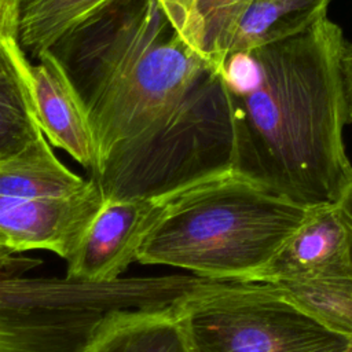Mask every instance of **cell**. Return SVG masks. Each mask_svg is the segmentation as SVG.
<instances>
[{"mask_svg": "<svg viewBox=\"0 0 352 352\" xmlns=\"http://www.w3.org/2000/svg\"><path fill=\"white\" fill-rule=\"evenodd\" d=\"M341 220V224L346 236V248H348V258L349 267L352 272V180L341 194L340 199L334 205Z\"/></svg>", "mask_w": 352, "mask_h": 352, "instance_id": "d6986e66", "label": "cell"}, {"mask_svg": "<svg viewBox=\"0 0 352 352\" xmlns=\"http://www.w3.org/2000/svg\"><path fill=\"white\" fill-rule=\"evenodd\" d=\"M341 77L344 87L346 124H352V43L345 40L341 54Z\"/></svg>", "mask_w": 352, "mask_h": 352, "instance_id": "ffe728a7", "label": "cell"}, {"mask_svg": "<svg viewBox=\"0 0 352 352\" xmlns=\"http://www.w3.org/2000/svg\"><path fill=\"white\" fill-rule=\"evenodd\" d=\"M341 28L326 16L220 63L232 125L231 172L302 208L336 205L352 180Z\"/></svg>", "mask_w": 352, "mask_h": 352, "instance_id": "7a4b0ae2", "label": "cell"}, {"mask_svg": "<svg viewBox=\"0 0 352 352\" xmlns=\"http://www.w3.org/2000/svg\"><path fill=\"white\" fill-rule=\"evenodd\" d=\"M30 65L18 38L0 43V155L43 135L33 107Z\"/></svg>", "mask_w": 352, "mask_h": 352, "instance_id": "4fadbf2b", "label": "cell"}, {"mask_svg": "<svg viewBox=\"0 0 352 352\" xmlns=\"http://www.w3.org/2000/svg\"><path fill=\"white\" fill-rule=\"evenodd\" d=\"M91 122L104 199L165 201L231 170L219 67L187 45L157 0H117L52 50Z\"/></svg>", "mask_w": 352, "mask_h": 352, "instance_id": "6da1fadb", "label": "cell"}, {"mask_svg": "<svg viewBox=\"0 0 352 352\" xmlns=\"http://www.w3.org/2000/svg\"><path fill=\"white\" fill-rule=\"evenodd\" d=\"M0 275H1V274H0Z\"/></svg>", "mask_w": 352, "mask_h": 352, "instance_id": "44dd1931", "label": "cell"}, {"mask_svg": "<svg viewBox=\"0 0 352 352\" xmlns=\"http://www.w3.org/2000/svg\"><path fill=\"white\" fill-rule=\"evenodd\" d=\"M36 59L30 65V88L38 126L51 146L66 151L92 172L96 153L84 100L54 51H45Z\"/></svg>", "mask_w": 352, "mask_h": 352, "instance_id": "ba28073f", "label": "cell"}, {"mask_svg": "<svg viewBox=\"0 0 352 352\" xmlns=\"http://www.w3.org/2000/svg\"><path fill=\"white\" fill-rule=\"evenodd\" d=\"M21 0H0V43L19 40Z\"/></svg>", "mask_w": 352, "mask_h": 352, "instance_id": "ac0fdd59", "label": "cell"}, {"mask_svg": "<svg viewBox=\"0 0 352 352\" xmlns=\"http://www.w3.org/2000/svg\"><path fill=\"white\" fill-rule=\"evenodd\" d=\"M182 40L220 67L236 23L253 0H157Z\"/></svg>", "mask_w": 352, "mask_h": 352, "instance_id": "7c38bea8", "label": "cell"}, {"mask_svg": "<svg viewBox=\"0 0 352 352\" xmlns=\"http://www.w3.org/2000/svg\"><path fill=\"white\" fill-rule=\"evenodd\" d=\"M173 314L190 352H352L351 338L263 283L208 280Z\"/></svg>", "mask_w": 352, "mask_h": 352, "instance_id": "5b68a950", "label": "cell"}, {"mask_svg": "<svg viewBox=\"0 0 352 352\" xmlns=\"http://www.w3.org/2000/svg\"><path fill=\"white\" fill-rule=\"evenodd\" d=\"M162 202L142 198L104 199L66 261L65 276L91 283L122 278L125 270L136 261Z\"/></svg>", "mask_w": 352, "mask_h": 352, "instance_id": "52a82bcc", "label": "cell"}, {"mask_svg": "<svg viewBox=\"0 0 352 352\" xmlns=\"http://www.w3.org/2000/svg\"><path fill=\"white\" fill-rule=\"evenodd\" d=\"M330 0H253L234 30L227 54L292 37L327 15Z\"/></svg>", "mask_w": 352, "mask_h": 352, "instance_id": "9a60e30c", "label": "cell"}, {"mask_svg": "<svg viewBox=\"0 0 352 352\" xmlns=\"http://www.w3.org/2000/svg\"><path fill=\"white\" fill-rule=\"evenodd\" d=\"M87 182L55 155L44 135L0 155V197L59 198L82 190Z\"/></svg>", "mask_w": 352, "mask_h": 352, "instance_id": "30bf717a", "label": "cell"}, {"mask_svg": "<svg viewBox=\"0 0 352 352\" xmlns=\"http://www.w3.org/2000/svg\"><path fill=\"white\" fill-rule=\"evenodd\" d=\"M352 276L346 236L336 206L309 209L253 283Z\"/></svg>", "mask_w": 352, "mask_h": 352, "instance_id": "9c48e42d", "label": "cell"}, {"mask_svg": "<svg viewBox=\"0 0 352 352\" xmlns=\"http://www.w3.org/2000/svg\"><path fill=\"white\" fill-rule=\"evenodd\" d=\"M43 264L40 258L25 256L23 253L10 252L0 238V274L1 275H23Z\"/></svg>", "mask_w": 352, "mask_h": 352, "instance_id": "e0dca14e", "label": "cell"}, {"mask_svg": "<svg viewBox=\"0 0 352 352\" xmlns=\"http://www.w3.org/2000/svg\"><path fill=\"white\" fill-rule=\"evenodd\" d=\"M84 352H190L173 307L124 309L106 315Z\"/></svg>", "mask_w": 352, "mask_h": 352, "instance_id": "8fae6325", "label": "cell"}, {"mask_svg": "<svg viewBox=\"0 0 352 352\" xmlns=\"http://www.w3.org/2000/svg\"><path fill=\"white\" fill-rule=\"evenodd\" d=\"M117 0H21L19 43L37 58L96 19Z\"/></svg>", "mask_w": 352, "mask_h": 352, "instance_id": "5bb4252c", "label": "cell"}, {"mask_svg": "<svg viewBox=\"0 0 352 352\" xmlns=\"http://www.w3.org/2000/svg\"><path fill=\"white\" fill-rule=\"evenodd\" d=\"M308 213L230 170L165 199L136 261L253 283Z\"/></svg>", "mask_w": 352, "mask_h": 352, "instance_id": "3957f363", "label": "cell"}, {"mask_svg": "<svg viewBox=\"0 0 352 352\" xmlns=\"http://www.w3.org/2000/svg\"><path fill=\"white\" fill-rule=\"evenodd\" d=\"M191 287L187 275L103 283L0 275V352H84L106 315L169 308Z\"/></svg>", "mask_w": 352, "mask_h": 352, "instance_id": "277c9868", "label": "cell"}, {"mask_svg": "<svg viewBox=\"0 0 352 352\" xmlns=\"http://www.w3.org/2000/svg\"><path fill=\"white\" fill-rule=\"evenodd\" d=\"M326 329L352 340V276L263 283Z\"/></svg>", "mask_w": 352, "mask_h": 352, "instance_id": "2e32d148", "label": "cell"}, {"mask_svg": "<svg viewBox=\"0 0 352 352\" xmlns=\"http://www.w3.org/2000/svg\"><path fill=\"white\" fill-rule=\"evenodd\" d=\"M103 201L91 179L82 190L59 198L0 197V238L12 253L48 250L67 261Z\"/></svg>", "mask_w": 352, "mask_h": 352, "instance_id": "8992f818", "label": "cell"}]
</instances>
